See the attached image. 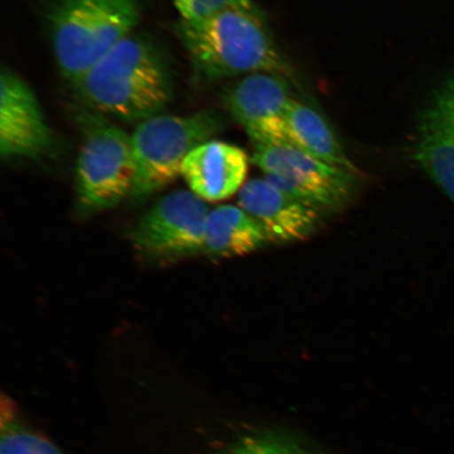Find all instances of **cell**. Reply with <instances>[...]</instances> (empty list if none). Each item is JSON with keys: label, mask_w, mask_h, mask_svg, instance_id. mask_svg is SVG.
I'll return each mask as SVG.
<instances>
[{"label": "cell", "mask_w": 454, "mask_h": 454, "mask_svg": "<svg viewBox=\"0 0 454 454\" xmlns=\"http://www.w3.org/2000/svg\"><path fill=\"white\" fill-rule=\"evenodd\" d=\"M96 112L126 121L160 115L173 98L166 60L145 39L129 35L74 83Z\"/></svg>", "instance_id": "6da1fadb"}, {"label": "cell", "mask_w": 454, "mask_h": 454, "mask_svg": "<svg viewBox=\"0 0 454 454\" xmlns=\"http://www.w3.org/2000/svg\"><path fill=\"white\" fill-rule=\"evenodd\" d=\"M177 34L195 71L208 81L255 73L294 81L257 9H226L202 20H181Z\"/></svg>", "instance_id": "7a4b0ae2"}, {"label": "cell", "mask_w": 454, "mask_h": 454, "mask_svg": "<svg viewBox=\"0 0 454 454\" xmlns=\"http://www.w3.org/2000/svg\"><path fill=\"white\" fill-rule=\"evenodd\" d=\"M57 65L73 84L140 20L139 0H59L50 16Z\"/></svg>", "instance_id": "3957f363"}, {"label": "cell", "mask_w": 454, "mask_h": 454, "mask_svg": "<svg viewBox=\"0 0 454 454\" xmlns=\"http://www.w3.org/2000/svg\"><path fill=\"white\" fill-rule=\"evenodd\" d=\"M223 128V121L213 111L189 116L157 115L141 121L130 135L135 160L133 197L145 198L173 184L191 152L213 140Z\"/></svg>", "instance_id": "277c9868"}, {"label": "cell", "mask_w": 454, "mask_h": 454, "mask_svg": "<svg viewBox=\"0 0 454 454\" xmlns=\"http://www.w3.org/2000/svg\"><path fill=\"white\" fill-rule=\"evenodd\" d=\"M83 118L82 141L76 163L77 196L85 208L99 211L117 206L132 194V137L100 118Z\"/></svg>", "instance_id": "5b68a950"}, {"label": "cell", "mask_w": 454, "mask_h": 454, "mask_svg": "<svg viewBox=\"0 0 454 454\" xmlns=\"http://www.w3.org/2000/svg\"><path fill=\"white\" fill-rule=\"evenodd\" d=\"M253 162L284 192L322 208L348 200L355 175L289 145H254Z\"/></svg>", "instance_id": "8992f818"}, {"label": "cell", "mask_w": 454, "mask_h": 454, "mask_svg": "<svg viewBox=\"0 0 454 454\" xmlns=\"http://www.w3.org/2000/svg\"><path fill=\"white\" fill-rule=\"evenodd\" d=\"M208 215L206 202L187 191L163 197L144 215L132 232L137 251L149 257H185L204 249Z\"/></svg>", "instance_id": "52a82bcc"}, {"label": "cell", "mask_w": 454, "mask_h": 454, "mask_svg": "<svg viewBox=\"0 0 454 454\" xmlns=\"http://www.w3.org/2000/svg\"><path fill=\"white\" fill-rule=\"evenodd\" d=\"M291 82L276 74L255 73L227 93L229 111L254 145H289L286 114L294 100Z\"/></svg>", "instance_id": "ba28073f"}, {"label": "cell", "mask_w": 454, "mask_h": 454, "mask_svg": "<svg viewBox=\"0 0 454 454\" xmlns=\"http://www.w3.org/2000/svg\"><path fill=\"white\" fill-rule=\"evenodd\" d=\"M0 84V154L4 158L48 154L54 136L30 85L8 67H3Z\"/></svg>", "instance_id": "9c48e42d"}, {"label": "cell", "mask_w": 454, "mask_h": 454, "mask_svg": "<svg viewBox=\"0 0 454 454\" xmlns=\"http://www.w3.org/2000/svg\"><path fill=\"white\" fill-rule=\"evenodd\" d=\"M238 203L262 227L268 242L304 241L319 227L320 207L288 194L266 178L244 184Z\"/></svg>", "instance_id": "30bf717a"}, {"label": "cell", "mask_w": 454, "mask_h": 454, "mask_svg": "<svg viewBox=\"0 0 454 454\" xmlns=\"http://www.w3.org/2000/svg\"><path fill=\"white\" fill-rule=\"evenodd\" d=\"M414 159L454 203V74L419 114Z\"/></svg>", "instance_id": "8fae6325"}, {"label": "cell", "mask_w": 454, "mask_h": 454, "mask_svg": "<svg viewBox=\"0 0 454 454\" xmlns=\"http://www.w3.org/2000/svg\"><path fill=\"white\" fill-rule=\"evenodd\" d=\"M247 172L246 152L226 142L211 140L185 158L181 176L196 196L217 202L240 192Z\"/></svg>", "instance_id": "7c38bea8"}, {"label": "cell", "mask_w": 454, "mask_h": 454, "mask_svg": "<svg viewBox=\"0 0 454 454\" xmlns=\"http://www.w3.org/2000/svg\"><path fill=\"white\" fill-rule=\"evenodd\" d=\"M286 123L289 146L296 147L328 166L354 175L357 173L336 133L314 107L294 99L287 107Z\"/></svg>", "instance_id": "4fadbf2b"}, {"label": "cell", "mask_w": 454, "mask_h": 454, "mask_svg": "<svg viewBox=\"0 0 454 454\" xmlns=\"http://www.w3.org/2000/svg\"><path fill=\"white\" fill-rule=\"evenodd\" d=\"M268 242L262 227L241 207L221 206L209 212L204 249L223 258L242 257Z\"/></svg>", "instance_id": "5bb4252c"}, {"label": "cell", "mask_w": 454, "mask_h": 454, "mask_svg": "<svg viewBox=\"0 0 454 454\" xmlns=\"http://www.w3.org/2000/svg\"><path fill=\"white\" fill-rule=\"evenodd\" d=\"M223 454H321L281 431H261L244 436Z\"/></svg>", "instance_id": "9a60e30c"}, {"label": "cell", "mask_w": 454, "mask_h": 454, "mask_svg": "<svg viewBox=\"0 0 454 454\" xmlns=\"http://www.w3.org/2000/svg\"><path fill=\"white\" fill-rule=\"evenodd\" d=\"M0 454H62L47 439L12 422L3 423Z\"/></svg>", "instance_id": "2e32d148"}, {"label": "cell", "mask_w": 454, "mask_h": 454, "mask_svg": "<svg viewBox=\"0 0 454 454\" xmlns=\"http://www.w3.org/2000/svg\"><path fill=\"white\" fill-rule=\"evenodd\" d=\"M181 20H197L226 9H255L253 0H174Z\"/></svg>", "instance_id": "e0dca14e"}]
</instances>
